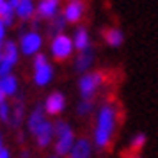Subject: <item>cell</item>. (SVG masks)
Here are the masks:
<instances>
[{"mask_svg":"<svg viewBox=\"0 0 158 158\" xmlns=\"http://www.w3.org/2000/svg\"><path fill=\"white\" fill-rule=\"evenodd\" d=\"M114 130H115V108L112 105H105L100 110L98 128L94 131V142H96V146L100 149L108 146L110 139L114 135Z\"/></svg>","mask_w":158,"mask_h":158,"instance_id":"obj_1","label":"cell"},{"mask_svg":"<svg viewBox=\"0 0 158 158\" xmlns=\"http://www.w3.org/2000/svg\"><path fill=\"white\" fill-rule=\"evenodd\" d=\"M53 135H57V144H55V153L59 156H64L71 151L73 146V131L64 121H57L53 124Z\"/></svg>","mask_w":158,"mask_h":158,"instance_id":"obj_2","label":"cell"},{"mask_svg":"<svg viewBox=\"0 0 158 158\" xmlns=\"http://www.w3.org/2000/svg\"><path fill=\"white\" fill-rule=\"evenodd\" d=\"M73 39H69L64 34H57L53 36V43H52V53H53V59L55 60H66L69 59V55L73 53Z\"/></svg>","mask_w":158,"mask_h":158,"instance_id":"obj_3","label":"cell"},{"mask_svg":"<svg viewBox=\"0 0 158 158\" xmlns=\"http://www.w3.org/2000/svg\"><path fill=\"white\" fill-rule=\"evenodd\" d=\"M101 77L100 73H87L80 78V94L84 100H91L96 93V89L101 84Z\"/></svg>","mask_w":158,"mask_h":158,"instance_id":"obj_4","label":"cell"},{"mask_svg":"<svg viewBox=\"0 0 158 158\" xmlns=\"http://www.w3.org/2000/svg\"><path fill=\"white\" fill-rule=\"evenodd\" d=\"M41 44H43V41H41V36L37 32H29V34L22 36V52L25 55L37 53L39 48H41Z\"/></svg>","mask_w":158,"mask_h":158,"instance_id":"obj_5","label":"cell"},{"mask_svg":"<svg viewBox=\"0 0 158 158\" xmlns=\"http://www.w3.org/2000/svg\"><path fill=\"white\" fill-rule=\"evenodd\" d=\"M64 105H66V100H64V94L62 93H52L48 98H46V103H44V110L48 114L55 115V114H60L64 110Z\"/></svg>","mask_w":158,"mask_h":158,"instance_id":"obj_6","label":"cell"},{"mask_svg":"<svg viewBox=\"0 0 158 158\" xmlns=\"http://www.w3.org/2000/svg\"><path fill=\"white\" fill-rule=\"evenodd\" d=\"M82 15H84V4L80 0H71L64 9V18L69 23H77L82 18Z\"/></svg>","mask_w":158,"mask_h":158,"instance_id":"obj_7","label":"cell"},{"mask_svg":"<svg viewBox=\"0 0 158 158\" xmlns=\"http://www.w3.org/2000/svg\"><path fill=\"white\" fill-rule=\"evenodd\" d=\"M57 7H59V0H41L39 6H37V16L50 20L57 15Z\"/></svg>","mask_w":158,"mask_h":158,"instance_id":"obj_8","label":"cell"},{"mask_svg":"<svg viewBox=\"0 0 158 158\" xmlns=\"http://www.w3.org/2000/svg\"><path fill=\"white\" fill-rule=\"evenodd\" d=\"M93 60H94V50L91 46H87L85 50H80V55L77 59V62H75L77 71H85V69H89V66L93 64Z\"/></svg>","mask_w":158,"mask_h":158,"instance_id":"obj_9","label":"cell"},{"mask_svg":"<svg viewBox=\"0 0 158 158\" xmlns=\"http://www.w3.org/2000/svg\"><path fill=\"white\" fill-rule=\"evenodd\" d=\"M37 137V146L39 148H46L48 144H50V140L53 139V124L48 121L43 123V126L39 128V131L36 133Z\"/></svg>","mask_w":158,"mask_h":158,"instance_id":"obj_10","label":"cell"},{"mask_svg":"<svg viewBox=\"0 0 158 158\" xmlns=\"http://www.w3.org/2000/svg\"><path fill=\"white\" fill-rule=\"evenodd\" d=\"M46 121L44 119V112H43V108H41V105H37L36 110L30 114L29 117V130H30V133L32 135H36L37 131H39V128L43 126V123Z\"/></svg>","mask_w":158,"mask_h":158,"instance_id":"obj_11","label":"cell"},{"mask_svg":"<svg viewBox=\"0 0 158 158\" xmlns=\"http://www.w3.org/2000/svg\"><path fill=\"white\" fill-rule=\"evenodd\" d=\"M69 153H71L73 158H87L91 155V144L85 139H80V140H77L71 146V151Z\"/></svg>","mask_w":158,"mask_h":158,"instance_id":"obj_12","label":"cell"},{"mask_svg":"<svg viewBox=\"0 0 158 158\" xmlns=\"http://www.w3.org/2000/svg\"><path fill=\"white\" fill-rule=\"evenodd\" d=\"M52 77H53V71H52L50 64L46 62V64H43L41 68L36 69V73H34V82H36L37 85H46L52 80Z\"/></svg>","mask_w":158,"mask_h":158,"instance_id":"obj_13","label":"cell"},{"mask_svg":"<svg viewBox=\"0 0 158 158\" xmlns=\"http://www.w3.org/2000/svg\"><path fill=\"white\" fill-rule=\"evenodd\" d=\"M0 89L6 93V96H13V94H16L18 80H16L15 75H4V77H0Z\"/></svg>","mask_w":158,"mask_h":158,"instance_id":"obj_14","label":"cell"},{"mask_svg":"<svg viewBox=\"0 0 158 158\" xmlns=\"http://www.w3.org/2000/svg\"><path fill=\"white\" fill-rule=\"evenodd\" d=\"M2 55H4V60H9L11 64H16L18 60V48H16L15 41H6L2 43Z\"/></svg>","mask_w":158,"mask_h":158,"instance_id":"obj_15","label":"cell"},{"mask_svg":"<svg viewBox=\"0 0 158 158\" xmlns=\"http://www.w3.org/2000/svg\"><path fill=\"white\" fill-rule=\"evenodd\" d=\"M16 15L20 16L22 20H30L34 15V4L32 0H20L16 6Z\"/></svg>","mask_w":158,"mask_h":158,"instance_id":"obj_16","label":"cell"},{"mask_svg":"<svg viewBox=\"0 0 158 158\" xmlns=\"http://www.w3.org/2000/svg\"><path fill=\"white\" fill-rule=\"evenodd\" d=\"M103 36H105V41H107L110 46H119L123 43V32L119 29H107L103 32Z\"/></svg>","mask_w":158,"mask_h":158,"instance_id":"obj_17","label":"cell"},{"mask_svg":"<svg viewBox=\"0 0 158 158\" xmlns=\"http://www.w3.org/2000/svg\"><path fill=\"white\" fill-rule=\"evenodd\" d=\"M73 44H75V48H78V50H85L87 46H91V44H89V34H87L85 29L77 30V34L73 37Z\"/></svg>","mask_w":158,"mask_h":158,"instance_id":"obj_18","label":"cell"},{"mask_svg":"<svg viewBox=\"0 0 158 158\" xmlns=\"http://www.w3.org/2000/svg\"><path fill=\"white\" fill-rule=\"evenodd\" d=\"M53 22H52V25H50V36H57V34H60L62 30H64V25L68 22H66V18H64V15H55L53 18H52Z\"/></svg>","mask_w":158,"mask_h":158,"instance_id":"obj_19","label":"cell"},{"mask_svg":"<svg viewBox=\"0 0 158 158\" xmlns=\"http://www.w3.org/2000/svg\"><path fill=\"white\" fill-rule=\"evenodd\" d=\"M22 119H23V103L22 100H16L15 107H13V119H9V123H13V126H20Z\"/></svg>","mask_w":158,"mask_h":158,"instance_id":"obj_20","label":"cell"},{"mask_svg":"<svg viewBox=\"0 0 158 158\" xmlns=\"http://www.w3.org/2000/svg\"><path fill=\"white\" fill-rule=\"evenodd\" d=\"M144 144H146V135L144 133H139V135L133 137V140H131V146H130V153L131 155H137V153H140V149L144 148Z\"/></svg>","mask_w":158,"mask_h":158,"instance_id":"obj_21","label":"cell"},{"mask_svg":"<svg viewBox=\"0 0 158 158\" xmlns=\"http://www.w3.org/2000/svg\"><path fill=\"white\" fill-rule=\"evenodd\" d=\"M91 110H93V103H91V100H84L78 105V108H77L78 115H85V114H89Z\"/></svg>","mask_w":158,"mask_h":158,"instance_id":"obj_22","label":"cell"},{"mask_svg":"<svg viewBox=\"0 0 158 158\" xmlns=\"http://www.w3.org/2000/svg\"><path fill=\"white\" fill-rule=\"evenodd\" d=\"M9 115H11V108H9V105L4 101V103H0V119L2 121L9 123Z\"/></svg>","mask_w":158,"mask_h":158,"instance_id":"obj_23","label":"cell"},{"mask_svg":"<svg viewBox=\"0 0 158 158\" xmlns=\"http://www.w3.org/2000/svg\"><path fill=\"white\" fill-rule=\"evenodd\" d=\"M13 66L15 64H11L9 60H0V77H4V75H9L11 73V69H13Z\"/></svg>","mask_w":158,"mask_h":158,"instance_id":"obj_24","label":"cell"},{"mask_svg":"<svg viewBox=\"0 0 158 158\" xmlns=\"http://www.w3.org/2000/svg\"><path fill=\"white\" fill-rule=\"evenodd\" d=\"M43 64H46V57H44L43 53H39V55H36V59H34V69H37V68H41Z\"/></svg>","mask_w":158,"mask_h":158,"instance_id":"obj_25","label":"cell"},{"mask_svg":"<svg viewBox=\"0 0 158 158\" xmlns=\"http://www.w3.org/2000/svg\"><path fill=\"white\" fill-rule=\"evenodd\" d=\"M4 36H6V25H4L2 20H0V44H2V41H4Z\"/></svg>","mask_w":158,"mask_h":158,"instance_id":"obj_26","label":"cell"},{"mask_svg":"<svg viewBox=\"0 0 158 158\" xmlns=\"http://www.w3.org/2000/svg\"><path fill=\"white\" fill-rule=\"evenodd\" d=\"M9 156V151L4 149V148H0V158H7Z\"/></svg>","mask_w":158,"mask_h":158,"instance_id":"obj_27","label":"cell"},{"mask_svg":"<svg viewBox=\"0 0 158 158\" xmlns=\"http://www.w3.org/2000/svg\"><path fill=\"white\" fill-rule=\"evenodd\" d=\"M18 2H20V0H7V4H9V6H11L13 9H16V6H18Z\"/></svg>","mask_w":158,"mask_h":158,"instance_id":"obj_28","label":"cell"},{"mask_svg":"<svg viewBox=\"0 0 158 158\" xmlns=\"http://www.w3.org/2000/svg\"><path fill=\"white\" fill-rule=\"evenodd\" d=\"M4 101H6V93L0 89V103H4Z\"/></svg>","mask_w":158,"mask_h":158,"instance_id":"obj_29","label":"cell"},{"mask_svg":"<svg viewBox=\"0 0 158 158\" xmlns=\"http://www.w3.org/2000/svg\"><path fill=\"white\" fill-rule=\"evenodd\" d=\"M2 57H4V55H2V44H0V60H2Z\"/></svg>","mask_w":158,"mask_h":158,"instance_id":"obj_30","label":"cell"},{"mask_svg":"<svg viewBox=\"0 0 158 158\" xmlns=\"http://www.w3.org/2000/svg\"><path fill=\"white\" fill-rule=\"evenodd\" d=\"M0 148H2V137H0Z\"/></svg>","mask_w":158,"mask_h":158,"instance_id":"obj_31","label":"cell"},{"mask_svg":"<svg viewBox=\"0 0 158 158\" xmlns=\"http://www.w3.org/2000/svg\"><path fill=\"white\" fill-rule=\"evenodd\" d=\"M0 2H2V0H0Z\"/></svg>","mask_w":158,"mask_h":158,"instance_id":"obj_32","label":"cell"}]
</instances>
